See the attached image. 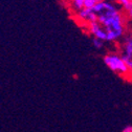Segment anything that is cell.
Instances as JSON below:
<instances>
[{"label":"cell","instance_id":"cell-1","mask_svg":"<svg viewBox=\"0 0 132 132\" xmlns=\"http://www.w3.org/2000/svg\"><path fill=\"white\" fill-rule=\"evenodd\" d=\"M97 15V21L107 32V41H115L125 34L124 17L113 4L103 1L97 2L92 9Z\"/></svg>","mask_w":132,"mask_h":132},{"label":"cell","instance_id":"cell-2","mask_svg":"<svg viewBox=\"0 0 132 132\" xmlns=\"http://www.w3.org/2000/svg\"><path fill=\"white\" fill-rule=\"evenodd\" d=\"M103 61H104V64L111 71L122 77L123 79H130L132 77V71L128 67L127 63L125 62L121 54L119 53L106 54L103 58Z\"/></svg>","mask_w":132,"mask_h":132},{"label":"cell","instance_id":"cell-3","mask_svg":"<svg viewBox=\"0 0 132 132\" xmlns=\"http://www.w3.org/2000/svg\"><path fill=\"white\" fill-rule=\"evenodd\" d=\"M121 55L125 62L127 63L128 67L132 71V37H127L122 45Z\"/></svg>","mask_w":132,"mask_h":132},{"label":"cell","instance_id":"cell-4","mask_svg":"<svg viewBox=\"0 0 132 132\" xmlns=\"http://www.w3.org/2000/svg\"><path fill=\"white\" fill-rule=\"evenodd\" d=\"M78 18L81 19V21L88 24V23L97 21V15H96V13H94L93 10L82 9L81 11L78 12Z\"/></svg>","mask_w":132,"mask_h":132},{"label":"cell","instance_id":"cell-5","mask_svg":"<svg viewBox=\"0 0 132 132\" xmlns=\"http://www.w3.org/2000/svg\"><path fill=\"white\" fill-rule=\"evenodd\" d=\"M117 1L120 4V6L123 7V10L125 12L132 7V1H131V0H117Z\"/></svg>","mask_w":132,"mask_h":132},{"label":"cell","instance_id":"cell-6","mask_svg":"<svg viewBox=\"0 0 132 132\" xmlns=\"http://www.w3.org/2000/svg\"><path fill=\"white\" fill-rule=\"evenodd\" d=\"M84 2L85 0H71V5L76 11H81L82 9H84Z\"/></svg>","mask_w":132,"mask_h":132},{"label":"cell","instance_id":"cell-7","mask_svg":"<svg viewBox=\"0 0 132 132\" xmlns=\"http://www.w3.org/2000/svg\"><path fill=\"white\" fill-rule=\"evenodd\" d=\"M104 42H105V41H103V40H101V39H97V38H93V39H92V45H93L96 49L103 48V47H104Z\"/></svg>","mask_w":132,"mask_h":132},{"label":"cell","instance_id":"cell-8","mask_svg":"<svg viewBox=\"0 0 132 132\" xmlns=\"http://www.w3.org/2000/svg\"><path fill=\"white\" fill-rule=\"evenodd\" d=\"M97 3V0H85L84 2V9H90L92 10Z\"/></svg>","mask_w":132,"mask_h":132},{"label":"cell","instance_id":"cell-9","mask_svg":"<svg viewBox=\"0 0 132 132\" xmlns=\"http://www.w3.org/2000/svg\"><path fill=\"white\" fill-rule=\"evenodd\" d=\"M126 16H127V18L128 19H131L132 20V7L128 11H126Z\"/></svg>","mask_w":132,"mask_h":132},{"label":"cell","instance_id":"cell-10","mask_svg":"<svg viewBox=\"0 0 132 132\" xmlns=\"http://www.w3.org/2000/svg\"><path fill=\"white\" fill-rule=\"evenodd\" d=\"M122 132H132V126H131V125L126 126V127L122 130Z\"/></svg>","mask_w":132,"mask_h":132},{"label":"cell","instance_id":"cell-11","mask_svg":"<svg viewBox=\"0 0 132 132\" xmlns=\"http://www.w3.org/2000/svg\"><path fill=\"white\" fill-rule=\"evenodd\" d=\"M103 1H105V0H97V2H103Z\"/></svg>","mask_w":132,"mask_h":132},{"label":"cell","instance_id":"cell-12","mask_svg":"<svg viewBox=\"0 0 132 132\" xmlns=\"http://www.w3.org/2000/svg\"><path fill=\"white\" fill-rule=\"evenodd\" d=\"M131 1H132V0H131Z\"/></svg>","mask_w":132,"mask_h":132}]
</instances>
